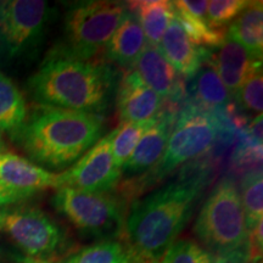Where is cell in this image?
Returning <instances> with one entry per match:
<instances>
[{
	"label": "cell",
	"mask_w": 263,
	"mask_h": 263,
	"mask_svg": "<svg viewBox=\"0 0 263 263\" xmlns=\"http://www.w3.org/2000/svg\"><path fill=\"white\" fill-rule=\"evenodd\" d=\"M160 51L177 73L192 78L202 62L210 57V52L190 41L182 25L174 16L164 32L159 47Z\"/></svg>",
	"instance_id": "13"
},
{
	"label": "cell",
	"mask_w": 263,
	"mask_h": 263,
	"mask_svg": "<svg viewBox=\"0 0 263 263\" xmlns=\"http://www.w3.org/2000/svg\"><path fill=\"white\" fill-rule=\"evenodd\" d=\"M128 11L120 2L74 3L65 16V44L61 50L72 57L90 60L112 37Z\"/></svg>",
	"instance_id": "6"
},
{
	"label": "cell",
	"mask_w": 263,
	"mask_h": 263,
	"mask_svg": "<svg viewBox=\"0 0 263 263\" xmlns=\"http://www.w3.org/2000/svg\"><path fill=\"white\" fill-rule=\"evenodd\" d=\"M249 136L256 143L262 144V114L255 118L249 127Z\"/></svg>",
	"instance_id": "31"
},
{
	"label": "cell",
	"mask_w": 263,
	"mask_h": 263,
	"mask_svg": "<svg viewBox=\"0 0 263 263\" xmlns=\"http://www.w3.org/2000/svg\"><path fill=\"white\" fill-rule=\"evenodd\" d=\"M241 199L248 230H251L262 222L263 216V180L262 173L250 174L242 183Z\"/></svg>",
	"instance_id": "25"
},
{
	"label": "cell",
	"mask_w": 263,
	"mask_h": 263,
	"mask_svg": "<svg viewBox=\"0 0 263 263\" xmlns=\"http://www.w3.org/2000/svg\"><path fill=\"white\" fill-rule=\"evenodd\" d=\"M52 203L84 236L115 240L123 233L126 210L111 193H88L68 186L58 188Z\"/></svg>",
	"instance_id": "5"
},
{
	"label": "cell",
	"mask_w": 263,
	"mask_h": 263,
	"mask_svg": "<svg viewBox=\"0 0 263 263\" xmlns=\"http://www.w3.org/2000/svg\"><path fill=\"white\" fill-rule=\"evenodd\" d=\"M244 47L255 60L262 61L263 51V6L262 2H250L248 8L232 22L228 34Z\"/></svg>",
	"instance_id": "19"
},
{
	"label": "cell",
	"mask_w": 263,
	"mask_h": 263,
	"mask_svg": "<svg viewBox=\"0 0 263 263\" xmlns=\"http://www.w3.org/2000/svg\"><path fill=\"white\" fill-rule=\"evenodd\" d=\"M27 106L14 82L0 71V132L16 140L27 118Z\"/></svg>",
	"instance_id": "21"
},
{
	"label": "cell",
	"mask_w": 263,
	"mask_h": 263,
	"mask_svg": "<svg viewBox=\"0 0 263 263\" xmlns=\"http://www.w3.org/2000/svg\"><path fill=\"white\" fill-rule=\"evenodd\" d=\"M39 263H42V262H39Z\"/></svg>",
	"instance_id": "37"
},
{
	"label": "cell",
	"mask_w": 263,
	"mask_h": 263,
	"mask_svg": "<svg viewBox=\"0 0 263 263\" xmlns=\"http://www.w3.org/2000/svg\"><path fill=\"white\" fill-rule=\"evenodd\" d=\"M218 118L211 111L190 106L180 114L167 141L162 159L153 168V180H159L179 166L205 154L217 139Z\"/></svg>",
	"instance_id": "7"
},
{
	"label": "cell",
	"mask_w": 263,
	"mask_h": 263,
	"mask_svg": "<svg viewBox=\"0 0 263 263\" xmlns=\"http://www.w3.org/2000/svg\"><path fill=\"white\" fill-rule=\"evenodd\" d=\"M212 65L230 94H236L246 78L262 61L255 60L244 47L229 37L219 45L215 54L210 55Z\"/></svg>",
	"instance_id": "14"
},
{
	"label": "cell",
	"mask_w": 263,
	"mask_h": 263,
	"mask_svg": "<svg viewBox=\"0 0 263 263\" xmlns=\"http://www.w3.org/2000/svg\"><path fill=\"white\" fill-rule=\"evenodd\" d=\"M240 105L245 110L259 114L263 108V80H262V65L257 66L246 78L238 93L235 94Z\"/></svg>",
	"instance_id": "28"
},
{
	"label": "cell",
	"mask_w": 263,
	"mask_h": 263,
	"mask_svg": "<svg viewBox=\"0 0 263 263\" xmlns=\"http://www.w3.org/2000/svg\"><path fill=\"white\" fill-rule=\"evenodd\" d=\"M42 263H48V262H42Z\"/></svg>",
	"instance_id": "36"
},
{
	"label": "cell",
	"mask_w": 263,
	"mask_h": 263,
	"mask_svg": "<svg viewBox=\"0 0 263 263\" xmlns=\"http://www.w3.org/2000/svg\"><path fill=\"white\" fill-rule=\"evenodd\" d=\"M194 232L209 252L235 251L248 242L249 230L240 193L234 182L223 179L203 202Z\"/></svg>",
	"instance_id": "4"
},
{
	"label": "cell",
	"mask_w": 263,
	"mask_h": 263,
	"mask_svg": "<svg viewBox=\"0 0 263 263\" xmlns=\"http://www.w3.org/2000/svg\"><path fill=\"white\" fill-rule=\"evenodd\" d=\"M112 132L101 137L70 170L60 173L59 188L68 186L88 193H111L121 178L111 151Z\"/></svg>",
	"instance_id": "10"
},
{
	"label": "cell",
	"mask_w": 263,
	"mask_h": 263,
	"mask_svg": "<svg viewBox=\"0 0 263 263\" xmlns=\"http://www.w3.org/2000/svg\"><path fill=\"white\" fill-rule=\"evenodd\" d=\"M3 229L33 261L45 262L64 246L65 232L47 213L34 207H21L4 216Z\"/></svg>",
	"instance_id": "8"
},
{
	"label": "cell",
	"mask_w": 263,
	"mask_h": 263,
	"mask_svg": "<svg viewBox=\"0 0 263 263\" xmlns=\"http://www.w3.org/2000/svg\"><path fill=\"white\" fill-rule=\"evenodd\" d=\"M162 98L140 80L134 70L123 76L118 87L117 110L122 123H146L159 117Z\"/></svg>",
	"instance_id": "11"
},
{
	"label": "cell",
	"mask_w": 263,
	"mask_h": 263,
	"mask_svg": "<svg viewBox=\"0 0 263 263\" xmlns=\"http://www.w3.org/2000/svg\"><path fill=\"white\" fill-rule=\"evenodd\" d=\"M154 121L146 123H121L120 127L112 130L111 151H112V157L117 168H122L123 164L133 154L140 138L154 123Z\"/></svg>",
	"instance_id": "23"
},
{
	"label": "cell",
	"mask_w": 263,
	"mask_h": 263,
	"mask_svg": "<svg viewBox=\"0 0 263 263\" xmlns=\"http://www.w3.org/2000/svg\"><path fill=\"white\" fill-rule=\"evenodd\" d=\"M190 93L203 110L213 112L227 110L229 106V91L222 83L210 57L190 78Z\"/></svg>",
	"instance_id": "18"
},
{
	"label": "cell",
	"mask_w": 263,
	"mask_h": 263,
	"mask_svg": "<svg viewBox=\"0 0 263 263\" xmlns=\"http://www.w3.org/2000/svg\"><path fill=\"white\" fill-rule=\"evenodd\" d=\"M115 74L110 66L74 58L54 49L28 80L42 106L100 115L110 103Z\"/></svg>",
	"instance_id": "2"
},
{
	"label": "cell",
	"mask_w": 263,
	"mask_h": 263,
	"mask_svg": "<svg viewBox=\"0 0 263 263\" xmlns=\"http://www.w3.org/2000/svg\"><path fill=\"white\" fill-rule=\"evenodd\" d=\"M170 121V117L159 115V117L140 138L129 159L123 164L121 168L122 172L137 174L155 168L166 150L167 141L172 129Z\"/></svg>",
	"instance_id": "15"
},
{
	"label": "cell",
	"mask_w": 263,
	"mask_h": 263,
	"mask_svg": "<svg viewBox=\"0 0 263 263\" xmlns=\"http://www.w3.org/2000/svg\"><path fill=\"white\" fill-rule=\"evenodd\" d=\"M166 263H215L211 252L192 240H179L163 256Z\"/></svg>",
	"instance_id": "26"
},
{
	"label": "cell",
	"mask_w": 263,
	"mask_h": 263,
	"mask_svg": "<svg viewBox=\"0 0 263 263\" xmlns=\"http://www.w3.org/2000/svg\"><path fill=\"white\" fill-rule=\"evenodd\" d=\"M60 173H51L31 161L0 153V183L25 199L48 188H59Z\"/></svg>",
	"instance_id": "12"
},
{
	"label": "cell",
	"mask_w": 263,
	"mask_h": 263,
	"mask_svg": "<svg viewBox=\"0 0 263 263\" xmlns=\"http://www.w3.org/2000/svg\"><path fill=\"white\" fill-rule=\"evenodd\" d=\"M4 254H5L4 248H3L2 244H0V257H3V256H4Z\"/></svg>",
	"instance_id": "35"
},
{
	"label": "cell",
	"mask_w": 263,
	"mask_h": 263,
	"mask_svg": "<svg viewBox=\"0 0 263 263\" xmlns=\"http://www.w3.org/2000/svg\"><path fill=\"white\" fill-rule=\"evenodd\" d=\"M133 255L117 240H104L82 249L62 263H132Z\"/></svg>",
	"instance_id": "22"
},
{
	"label": "cell",
	"mask_w": 263,
	"mask_h": 263,
	"mask_svg": "<svg viewBox=\"0 0 263 263\" xmlns=\"http://www.w3.org/2000/svg\"><path fill=\"white\" fill-rule=\"evenodd\" d=\"M248 0H212L207 5V21L215 28H223L248 8Z\"/></svg>",
	"instance_id": "27"
},
{
	"label": "cell",
	"mask_w": 263,
	"mask_h": 263,
	"mask_svg": "<svg viewBox=\"0 0 263 263\" xmlns=\"http://www.w3.org/2000/svg\"><path fill=\"white\" fill-rule=\"evenodd\" d=\"M133 70L161 98H168L178 90V73L155 45L146 44Z\"/></svg>",
	"instance_id": "16"
},
{
	"label": "cell",
	"mask_w": 263,
	"mask_h": 263,
	"mask_svg": "<svg viewBox=\"0 0 263 263\" xmlns=\"http://www.w3.org/2000/svg\"><path fill=\"white\" fill-rule=\"evenodd\" d=\"M176 9L182 10L186 14L195 16V17L206 18V11L209 2L201 0V2H193V0H178V2H172Z\"/></svg>",
	"instance_id": "29"
},
{
	"label": "cell",
	"mask_w": 263,
	"mask_h": 263,
	"mask_svg": "<svg viewBox=\"0 0 263 263\" xmlns=\"http://www.w3.org/2000/svg\"><path fill=\"white\" fill-rule=\"evenodd\" d=\"M203 185L205 177L196 174L134 201L123 229L132 254L147 259L162 258L189 222Z\"/></svg>",
	"instance_id": "1"
},
{
	"label": "cell",
	"mask_w": 263,
	"mask_h": 263,
	"mask_svg": "<svg viewBox=\"0 0 263 263\" xmlns=\"http://www.w3.org/2000/svg\"><path fill=\"white\" fill-rule=\"evenodd\" d=\"M50 8L43 0H10L0 4V42L10 57H21L42 39Z\"/></svg>",
	"instance_id": "9"
},
{
	"label": "cell",
	"mask_w": 263,
	"mask_h": 263,
	"mask_svg": "<svg viewBox=\"0 0 263 263\" xmlns=\"http://www.w3.org/2000/svg\"><path fill=\"white\" fill-rule=\"evenodd\" d=\"M25 200V197L20 195L14 190L6 188L5 185H3L0 183V205H11V203L22 201Z\"/></svg>",
	"instance_id": "30"
},
{
	"label": "cell",
	"mask_w": 263,
	"mask_h": 263,
	"mask_svg": "<svg viewBox=\"0 0 263 263\" xmlns=\"http://www.w3.org/2000/svg\"><path fill=\"white\" fill-rule=\"evenodd\" d=\"M133 255V254H132ZM132 263H166L163 257L161 259H147V258H141V257H137V256L133 255V262Z\"/></svg>",
	"instance_id": "32"
},
{
	"label": "cell",
	"mask_w": 263,
	"mask_h": 263,
	"mask_svg": "<svg viewBox=\"0 0 263 263\" xmlns=\"http://www.w3.org/2000/svg\"><path fill=\"white\" fill-rule=\"evenodd\" d=\"M103 130L101 115L39 105L27 114L15 141L39 167L64 170L77 162Z\"/></svg>",
	"instance_id": "3"
},
{
	"label": "cell",
	"mask_w": 263,
	"mask_h": 263,
	"mask_svg": "<svg viewBox=\"0 0 263 263\" xmlns=\"http://www.w3.org/2000/svg\"><path fill=\"white\" fill-rule=\"evenodd\" d=\"M146 44L147 41L139 21L128 10L105 47L106 57L123 67H133Z\"/></svg>",
	"instance_id": "17"
},
{
	"label": "cell",
	"mask_w": 263,
	"mask_h": 263,
	"mask_svg": "<svg viewBox=\"0 0 263 263\" xmlns=\"http://www.w3.org/2000/svg\"><path fill=\"white\" fill-rule=\"evenodd\" d=\"M4 216L5 213L2 212V210H0V230L3 229V226H4Z\"/></svg>",
	"instance_id": "33"
},
{
	"label": "cell",
	"mask_w": 263,
	"mask_h": 263,
	"mask_svg": "<svg viewBox=\"0 0 263 263\" xmlns=\"http://www.w3.org/2000/svg\"><path fill=\"white\" fill-rule=\"evenodd\" d=\"M174 16L182 25L190 41L199 47L209 45V47L218 48L226 41L227 34L224 29L212 27L206 18L195 17L176 8H174Z\"/></svg>",
	"instance_id": "24"
},
{
	"label": "cell",
	"mask_w": 263,
	"mask_h": 263,
	"mask_svg": "<svg viewBox=\"0 0 263 263\" xmlns=\"http://www.w3.org/2000/svg\"><path fill=\"white\" fill-rule=\"evenodd\" d=\"M133 14L143 28L147 44L159 47L164 32L174 17V6L167 0L129 3Z\"/></svg>",
	"instance_id": "20"
},
{
	"label": "cell",
	"mask_w": 263,
	"mask_h": 263,
	"mask_svg": "<svg viewBox=\"0 0 263 263\" xmlns=\"http://www.w3.org/2000/svg\"><path fill=\"white\" fill-rule=\"evenodd\" d=\"M4 141H3V138H2V132H0V153H4Z\"/></svg>",
	"instance_id": "34"
}]
</instances>
